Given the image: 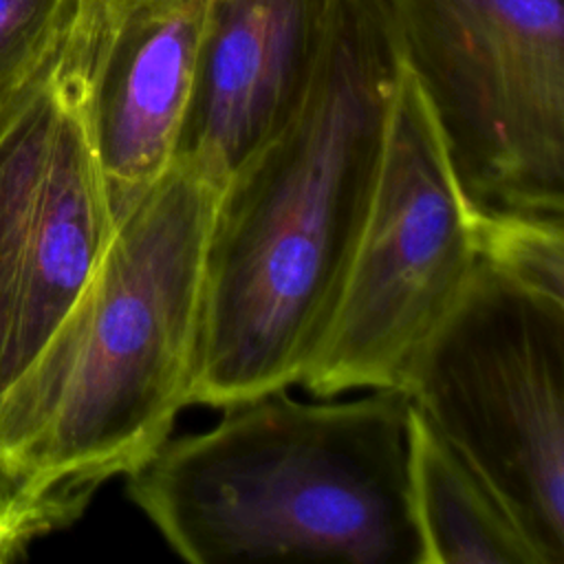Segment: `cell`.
Returning <instances> with one entry per match:
<instances>
[{
  "label": "cell",
  "instance_id": "6da1fadb",
  "mask_svg": "<svg viewBox=\"0 0 564 564\" xmlns=\"http://www.w3.org/2000/svg\"><path fill=\"white\" fill-rule=\"evenodd\" d=\"M399 68L383 0H333L293 108L223 185L192 405L300 381L372 194Z\"/></svg>",
  "mask_w": 564,
  "mask_h": 564
},
{
  "label": "cell",
  "instance_id": "7a4b0ae2",
  "mask_svg": "<svg viewBox=\"0 0 564 564\" xmlns=\"http://www.w3.org/2000/svg\"><path fill=\"white\" fill-rule=\"evenodd\" d=\"M225 178L176 156L115 223L86 289L0 392V467L75 522L170 436L192 386Z\"/></svg>",
  "mask_w": 564,
  "mask_h": 564
},
{
  "label": "cell",
  "instance_id": "3957f363",
  "mask_svg": "<svg viewBox=\"0 0 564 564\" xmlns=\"http://www.w3.org/2000/svg\"><path fill=\"white\" fill-rule=\"evenodd\" d=\"M403 390L223 408L126 476L128 498L192 564H421Z\"/></svg>",
  "mask_w": 564,
  "mask_h": 564
},
{
  "label": "cell",
  "instance_id": "277c9868",
  "mask_svg": "<svg viewBox=\"0 0 564 564\" xmlns=\"http://www.w3.org/2000/svg\"><path fill=\"white\" fill-rule=\"evenodd\" d=\"M408 399L487 482L540 564H564V295L478 260Z\"/></svg>",
  "mask_w": 564,
  "mask_h": 564
},
{
  "label": "cell",
  "instance_id": "5b68a950",
  "mask_svg": "<svg viewBox=\"0 0 564 564\" xmlns=\"http://www.w3.org/2000/svg\"><path fill=\"white\" fill-rule=\"evenodd\" d=\"M478 262L471 209L401 55L372 194L319 341L300 377L315 399L403 390Z\"/></svg>",
  "mask_w": 564,
  "mask_h": 564
},
{
  "label": "cell",
  "instance_id": "8992f818",
  "mask_svg": "<svg viewBox=\"0 0 564 564\" xmlns=\"http://www.w3.org/2000/svg\"><path fill=\"white\" fill-rule=\"evenodd\" d=\"M469 209L564 216L562 0H383Z\"/></svg>",
  "mask_w": 564,
  "mask_h": 564
},
{
  "label": "cell",
  "instance_id": "52a82bcc",
  "mask_svg": "<svg viewBox=\"0 0 564 564\" xmlns=\"http://www.w3.org/2000/svg\"><path fill=\"white\" fill-rule=\"evenodd\" d=\"M93 24L0 106V392L73 308L115 234L90 115Z\"/></svg>",
  "mask_w": 564,
  "mask_h": 564
},
{
  "label": "cell",
  "instance_id": "ba28073f",
  "mask_svg": "<svg viewBox=\"0 0 564 564\" xmlns=\"http://www.w3.org/2000/svg\"><path fill=\"white\" fill-rule=\"evenodd\" d=\"M330 7L333 0H205L176 156L227 181L293 108Z\"/></svg>",
  "mask_w": 564,
  "mask_h": 564
},
{
  "label": "cell",
  "instance_id": "9c48e42d",
  "mask_svg": "<svg viewBox=\"0 0 564 564\" xmlns=\"http://www.w3.org/2000/svg\"><path fill=\"white\" fill-rule=\"evenodd\" d=\"M90 15L93 132L117 223L174 163L205 0H152L117 20Z\"/></svg>",
  "mask_w": 564,
  "mask_h": 564
},
{
  "label": "cell",
  "instance_id": "30bf717a",
  "mask_svg": "<svg viewBox=\"0 0 564 564\" xmlns=\"http://www.w3.org/2000/svg\"><path fill=\"white\" fill-rule=\"evenodd\" d=\"M408 449L421 564H540L487 482L412 401Z\"/></svg>",
  "mask_w": 564,
  "mask_h": 564
},
{
  "label": "cell",
  "instance_id": "8fae6325",
  "mask_svg": "<svg viewBox=\"0 0 564 564\" xmlns=\"http://www.w3.org/2000/svg\"><path fill=\"white\" fill-rule=\"evenodd\" d=\"M478 260L564 295V216L474 212Z\"/></svg>",
  "mask_w": 564,
  "mask_h": 564
},
{
  "label": "cell",
  "instance_id": "7c38bea8",
  "mask_svg": "<svg viewBox=\"0 0 564 564\" xmlns=\"http://www.w3.org/2000/svg\"><path fill=\"white\" fill-rule=\"evenodd\" d=\"M86 0H0V106L64 48Z\"/></svg>",
  "mask_w": 564,
  "mask_h": 564
},
{
  "label": "cell",
  "instance_id": "4fadbf2b",
  "mask_svg": "<svg viewBox=\"0 0 564 564\" xmlns=\"http://www.w3.org/2000/svg\"><path fill=\"white\" fill-rule=\"evenodd\" d=\"M62 527L44 498L0 467V564L26 553L31 542Z\"/></svg>",
  "mask_w": 564,
  "mask_h": 564
},
{
  "label": "cell",
  "instance_id": "5bb4252c",
  "mask_svg": "<svg viewBox=\"0 0 564 564\" xmlns=\"http://www.w3.org/2000/svg\"><path fill=\"white\" fill-rule=\"evenodd\" d=\"M88 9L99 18V20H117L126 15L128 11L148 4L152 0H86Z\"/></svg>",
  "mask_w": 564,
  "mask_h": 564
}]
</instances>
